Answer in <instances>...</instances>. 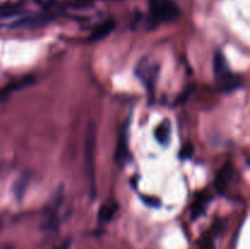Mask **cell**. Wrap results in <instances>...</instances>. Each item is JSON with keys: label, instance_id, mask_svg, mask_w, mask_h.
Returning a JSON list of instances; mask_svg holds the SVG:
<instances>
[{"label": "cell", "instance_id": "cell-1", "mask_svg": "<svg viewBox=\"0 0 250 249\" xmlns=\"http://www.w3.org/2000/svg\"><path fill=\"white\" fill-rule=\"evenodd\" d=\"M95 144H97V132L94 124L90 122L85 131L84 138V170L87 173L88 181L90 185V192H94V159H95Z\"/></svg>", "mask_w": 250, "mask_h": 249}, {"label": "cell", "instance_id": "cell-2", "mask_svg": "<svg viewBox=\"0 0 250 249\" xmlns=\"http://www.w3.org/2000/svg\"><path fill=\"white\" fill-rule=\"evenodd\" d=\"M150 10L153 16L163 22L175 21L181 15L180 7L173 0H150Z\"/></svg>", "mask_w": 250, "mask_h": 249}, {"label": "cell", "instance_id": "cell-3", "mask_svg": "<svg viewBox=\"0 0 250 249\" xmlns=\"http://www.w3.org/2000/svg\"><path fill=\"white\" fill-rule=\"evenodd\" d=\"M215 75H216V78L226 90H233L234 88L238 87L237 85L238 81H237L236 76L229 72V70L227 68L226 61H225L224 56L221 54H217L215 56Z\"/></svg>", "mask_w": 250, "mask_h": 249}, {"label": "cell", "instance_id": "cell-4", "mask_svg": "<svg viewBox=\"0 0 250 249\" xmlns=\"http://www.w3.org/2000/svg\"><path fill=\"white\" fill-rule=\"evenodd\" d=\"M33 82V77H31V76H24V77H21L19 78V80L14 81V82L9 83V84H6L4 88L0 89V102H4V100H6L7 98L12 94V93H15L16 90L22 89V88L27 87V85L32 84Z\"/></svg>", "mask_w": 250, "mask_h": 249}, {"label": "cell", "instance_id": "cell-5", "mask_svg": "<svg viewBox=\"0 0 250 249\" xmlns=\"http://www.w3.org/2000/svg\"><path fill=\"white\" fill-rule=\"evenodd\" d=\"M115 26H116V23H115L114 20H107V21L103 22V23H100L99 26L95 27L94 31L90 33L89 41L90 42H99V41H102V39L106 38V37L109 36L112 31H114Z\"/></svg>", "mask_w": 250, "mask_h": 249}, {"label": "cell", "instance_id": "cell-6", "mask_svg": "<svg viewBox=\"0 0 250 249\" xmlns=\"http://www.w3.org/2000/svg\"><path fill=\"white\" fill-rule=\"evenodd\" d=\"M117 210H119V204H117L115 200H110V202L103 204L99 209V214H98L99 221L100 222L111 221L112 217L116 215Z\"/></svg>", "mask_w": 250, "mask_h": 249}, {"label": "cell", "instance_id": "cell-7", "mask_svg": "<svg viewBox=\"0 0 250 249\" xmlns=\"http://www.w3.org/2000/svg\"><path fill=\"white\" fill-rule=\"evenodd\" d=\"M232 175V167L229 164H226L221 170L219 171L216 176V180H215V186H216V189L220 193L225 192V189L227 188V185L229 182V177Z\"/></svg>", "mask_w": 250, "mask_h": 249}, {"label": "cell", "instance_id": "cell-8", "mask_svg": "<svg viewBox=\"0 0 250 249\" xmlns=\"http://www.w3.org/2000/svg\"><path fill=\"white\" fill-rule=\"evenodd\" d=\"M170 133H171V127L170 122L164 121L159 124L158 128L155 129V137L161 144L166 145L170 142Z\"/></svg>", "mask_w": 250, "mask_h": 249}, {"label": "cell", "instance_id": "cell-9", "mask_svg": "<svg viewBox=\"0 0 250 249\" xmlns=\"http://www.w3.org/2000/svg\"><path fill=\"white\" fill-rule=\"evenodd\" d=\"M127 156V138L126 133L121 134V138H120L119 144L116 146V151H115V160L117 164H121L122 161H125Z\"/></svg>", "mask_w": 250, "mask_h": 249}, {"label": "cell", "instance_id": "cell-10", "mask_svg": "<svg viewBox=\"0 0 250 249\" xmlns=\"http://www.w3.org/2000/svg\"><path fill=\"white\" fill-rule=\"evenodd\" d=\"M207 202H208V198L205 197V195H200V197L198 198L194 203H193L192 215L194 219L198 216V215L202 214L203 209H204V207L207 205Z\"/></svg>", "mask_w": 250, "mask_h": 249}, {"label": "cell", "instance_id": "cell-11", "mask_svg": "<svg viewBox=\"0 0 250 249\" xmlns=\"http://www.w3.org/2000/svg\"><path fill=\"white\" fill-rule=\"evenodd\" d=\"M193 153H194V148H193V144L187 143L185 146H183L182 150H181V158L188 159V158H190V156L193 155Z\"/></svg>", "mask_w": 250, "mask_h": 249}, {"label": "cell", "instance_id": "cell-12", "mask_svg": "<svg viewBox=\"0 0 250 249\" xmlns=\"http://www.w3.org/2000/svg\"><path fill=\"white\" fill-rule=\"evenodd\" d=\"M71 247H72V241L68 238L66 239V241H63L56 249H71Z\"/></svg>", "mask_w": 250, "mask_h": 249}, {"label": "cell", "instance_id": "cell-13", "mask_svg": "<svg viewBox=\"0 0 250 249\" xmlns=\"http://www.w3.org/2000/svg\"><path fill=\"white\" fill-rule=\"evenodd\" d=\"M84 1H89V0H84Z\"/></svg>", "mask_w": 250, "mask_h": 249}]
</instances>
